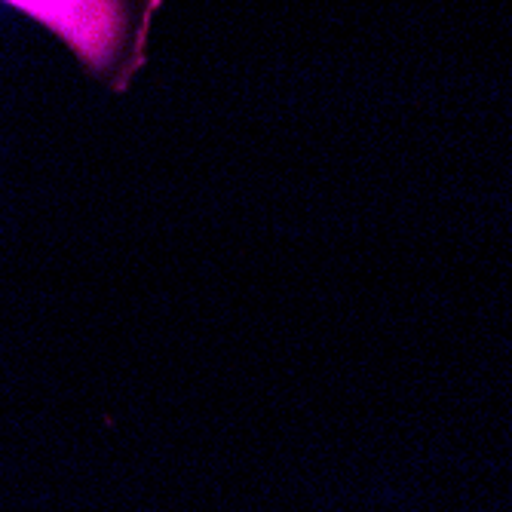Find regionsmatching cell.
Listing matches in <instances>:
<instances>
[{
  "label": "cell",
  "instance_id": "6da1fadb",
  "mask_svg": "<svg viewBox=\"0 0 512 512\" xmlns=\"http://www.w3.org/2000/svg\"><path fill=\"white\" fill-rule=\"evenodd\" d=\"M13 4L31 10L43 22H53L86 59H105L111 50V40L105 31V16H96L89 10H80L77 0H13ZM89 4V0H83Z\"/></svg>",
  "mask_w": 512,
  "mask_h": 512
}]
</instances>
